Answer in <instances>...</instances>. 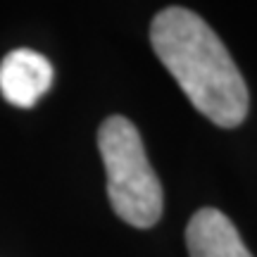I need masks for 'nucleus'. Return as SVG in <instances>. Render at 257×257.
<instances>
[{
  "instance_id": "1",
  "label": "nucleus",
  "mask_w": 257,
  "mask_h": 257,
  "mask_svg": "<svg viewBox=\"0 0 257 257\" xmlns=\"http://www.w3.org/2000/svg\"><path fill=\"white\" fill-rule=\"evenodd\" d=\"M150 43L195 110L233 128L248 117V86L210 24L186 8L162 10L150 24Z\"/></svg>"
},
{
  "instance_id": "2",
  "label": "nucleus",
  "mask_w": 257,
  "mask_h": 257,
  "mask_svg": "<svg viewBox=\"0 0 257 257\" xmlns=\"http://www.w3.org/2000/svg\"><path fill=\"white\" fill-rule=\"evenodd\" d=\"M98 148L107 174V195L121 221L150 229L162 217L165 195L150 167L138 128L126 117H110L100 124Z\"/></svg>"
},
{
  "instance_id": "3",
  "label": "nucleus",
  "mask_w": 257,
  "mask_h": 257,
  "mask_svg": "<svg viewBox=\"0 0 257 257\" xmlns=\"http://www.w3.org/2000/svg\"><path fill=\"white\" fill-rule=\"evenodd\" d=\"M53 83V64L31 48H17L0 62V93L15 107H34Z\"/></svg>"
},
{
  "instance_id": "4",
  "label": "nucleus",
  "mask_w": 257,
  "mask_h": 257,
  "mask_svg": "<svg viewBox=\"0 0 257 257\" xmlns=\"http://www.w3.org/2000/svg\"><path fill=\"white\" fill-rule=\"evenodd\" d=\"M186 245L191 257H252L231 219L214 207L198 210L191 217Z\"/></svg>"
}]
</instances>
